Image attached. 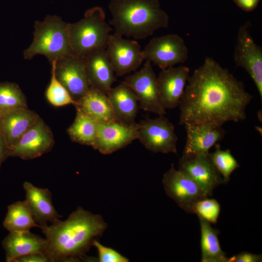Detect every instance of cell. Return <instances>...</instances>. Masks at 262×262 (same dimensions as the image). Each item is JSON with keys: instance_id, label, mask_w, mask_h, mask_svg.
<instances>
[{"instance_id": "1", "label": "cell", "mask_w": 262, "mask_h": 262, "mask_svg": "<svg viewBox=\"0 0 262 262\" xmlns=\"http://www.w3.org/2000/svg\"><path fill=\"white\" fill-rule=\"evenodd\" d=\"M253 98L242 82L207 57L188 78L179 105V124L222 126L229 121H243Z\"/></svg>"}, {"instance_id": "2", "label": "cell", "mask_w": 262, "mask_h": 262, "mask_svg": "<svg viewBox=\"0 0 262 262\" xmlns=\"http://www.w3.org/2000/svg\"><path fill=\"white\" fill-rule=\"evenodd\" d=\"M107 228L100 215L78 207L65 221L58 219L41 228L46 241L45 254L50 262H79Z\"/></svg>"}, {"instance_id": "3", "label": "cell", "mask_w": 262, "mask_h": 262, "mask_svg": "<svg viewBox=\"0 0 262 262\" xmlns=\"http://www.w3.org/2000/svg\"><path fill=\"white\" fill-rule=\"evenodd\" d=\"M115 33L143 39L168 27L169 17L159 0H112L109 4Z\"/></svg>"}, {"instance_id": "4", "label": "cell", "mask_w": 262, "mask_h": 262, "mask_svg": "<svg viewBox=\"0 0 262 262\" xmlns=\"http://www.w3.org/2000/svg\"><path fill=\"white\" fill-rule=\"evenodd\" d=\"M68 24L57 16L48 15L42 21H36L33 41L23 52L24 59L31 60L37 55H42L51 63L62 57L73 54Z\"/></svg>"}, {"instance_id": "5", "label": "cell", "mask_w": 262, "mask_h": 262, "mask_svg": "<svg viewBox=\"0 0 262 262\" xmlns=\"http://www.w3.org/2000/svg\"><path fill=\"white\" fill-rule=\"evenodd\" d=\"M68 30L72 53L84 56L95 49H105L112 28L106 21L104 10L96 6L87 10L80 20L68 23Z\"/></svg>"}, {"instance_id": "6", "label": "cell", "mask_w": 262, "mask_h": 262, "mask_svg": "<svg viewBox=\"0 0 262 262\" xmlns=\"http://www.w3.org/2000/svg\"><path fill=\"white\" fill-rule=\"evenodd\" d=\"M251 24L247 21L238 29L233 55L236 66L249 75L262 99V48L254 41L250 32Z\"/></svg>"}, {"instance_id": "7", "label": "cell", "mask_w": 262, "mask_h": 262, "mask_svg": "<svg viewBox=\"0 0 262 262\" xmlns=\"http://www.w3.org/2000/svg\"><path fill=\"white\" fill-rule=\"evenodd\" d=\"M138 125L137 139L146 149L154 153L177 154L178 138L174 125L164 115L146 118Z\"/></svg>"}, {"instance_id": "8", "label": "cell", "mask_w": 262, "mask_h": 262, "mask_svg": "<svg viewBox=\"0 0 262 262\" xmlns=\"http://www.w3.org/2000/svg\"><path fill=\"white\" fill-rule=\"evenodd\" d=\"M142 54L144 60L164 69L184 63L188 58V49L184 40L172 33L151 39L142 50Z\"/></svg>"}, {"instance_id": "9", "label": "cell", "mask_w": 262, "mask_h": 262, "mask_svg": "<svg viewBox=\"0 0 262 262\" xmlns=\"http://www.w3.org/2000/svg\"><path fill=\"white\" fill-rule=\"evenodd\" d=\"M162 182L166 195L189 213H194V206L197 201L209 197L195 181L177 170L173 164L164 174Z\"/></svg>"}, {"instance_id": "10", "label": "cell", "mask_w": 262, "mask_h": 262, "mask_svg": "<svg viewBox=\"0 0 262 262\" xmlns=\"http://www.w3.org/2000/svg\"><path fill=\"white\" fill-rule=\"evenodd\" d=\"M123 82L133 91L141 109L159 115L166 114L158 92L157 77L150 61L146 60L141 69L126 77Z\"/></svg>"}, {"instance_id": "11", "label": "cell", "mask_w": 262, "mask_h": 262, "mask_svg": "<svg viewBox=\"0 0 262 262\" xmlns=\"http://www.w3.org/2000/svg\"><path fill=\"white\" fill-rule=\"evenodd\" d=\"M116 76H122L136 70L144 61L137 42L115 33L110 34L105 49Z\"/></svg>"}, {"instance_id": "12", "label": "cell", "mask_w": 262, "mask_h": 262, "mask_svg": "<svg viewBox=\"0 0 262 262\" xmlns=\"http://www.w3.org/2000/svg\"><path fill=\"white\" fill-rule=\"evenodd\" d=\"M55 75L76 102L89 90L83 56L70 54L52 62Z\"/></svg>"}, {"instance_id": "13", "label": "cell", "mask_w": 262, "mask_h": 262, "mask_svg": "<svg viewBox=\"0 0 262 262\" xmlns=\"http://www.w3.org/2000/svg\"><path fill=\"white\" fill-rule=\"evenodd\" d=\"M54 144L49 127L40 117L8 151L9 156L33 159L50 151Z\"/></svg>"}, {"instance_id": "14", "label": "cell", "mask_w": 262, "mask_h": 262, "mask_svg": "<svg viewBox=\"0 0 262 262\" xmlns=\"http://www.w3.org/2000/svg\"><path fill=\"white\" fill-rule=\"evenodd\" d=\"M209 153L182 154L179 162V169L195 181L210 196L214 189L224 182Z\"/></svg>"}, {"instance_id": "15", "label": "cell", "mask_w": 262, "mask_h": 262, "mask_svg": "<svg viewBox=\"0 0 262 262\" xmlns=\"http://www.w3.org/2000/svg\"><path fill=\"white\" fill-rule=\"evenodd\" d=\"M138 128V123H136L98 122L97 139L93 148L102 154L113 153L137 139Z\"/></svg>"}, {"instance_id": "16", "label": "cell", "mask_w": 262, "mask_h": 262, "mask_svg": "<svg viewBox=\"0 0 262 262\" xmlns=\"http://www.w3.org/2000/svg\"><path fill=\"white\" fill-rule=\"evenodd\" d=\"M189 74V68L184 66L162 69L157 77V83L161 102L165 109L179 107Z\"/></svg>"}, {"instance_id": "17", "label": "cell", "mask_w": 262, "mask_h": 262, "mask_svg": "<svg viewBox=\"0 0 262 262\" xmlns=\"http://www.w3.org/2000/svg\"><path fill=\"white\" fill-rule=\"evenodd\" d=\"M87 80L90 88L106 95L112 88L116 78L104 48L92 50L83 56Z\"/></svg>"}, {"instance_id": "18", "label": "cell", "mask_w": 262, "mask_h": 262, "mask_svg": "<svg viewBox=\"0 0 262 262\" xmlns=\"http://www.w3.org/2000/svg\"><path fill=\"white\" fill-rule=\"evenodd\" d=\"M25 192V201L32 217L41 229L53 222L62 216L55 209L52 201V194L47 188H40L30 182L25 181L23 184Z\"/></svg>"}, {"instance_id": "19", "label": "cell", "mask_w": 262, "mask_h": 262, "mask_svg": "<svg viewBox=\"0 0 262 262\" xmlns=\"http://www.w3.org/2000/svg\"><path fill=\"white\" fill-rule=\"evenodd\" d=\"M186 139L182 154L209 152V149L224 137L222 126L212 124H186Z\"/></svg>"}, {"instance_id": "20", "label": "cell", "mask_w": 262, "mask_h": 262, "mask_svg": "<svg viewBox=\"0 0 262 262\" xmlns=\"http://www.w3.org/2000/svg\"><path fill=\"white\" fill-rule=\"evenodd\" d=\"M39 118L35 112L28 108L17 109L0 115V128L8 151Z\"/></svg>"}, {"instance_id": "21", "label": "cell", "mask_w": 262, "mask_h": 262, "mask_svg": "<svg viewBox=\"0 0 262 262\" xmlns=\"http://www.w3.org/2000/svg\"><path fill=\"white\" fill-rule=\"evenodd\" d=\"M46 245L45 238L30 231L10 232L2 242L8 262H14L17 258L30 254H45Z\"/></svg>"}, {"instance_id": "22", "label": "cell", "mask_w": 262, "mask_h": 262, "mask_svg": "<svg viewBox=\"0 0 262 262\" xmlns=\"http://www.w3.org/2000/svg\"><path fill=\"white\" fill-rule=\"evenodd\" d=\"M107 95L117 121L126 124L135 123L138 101L129 86L122 82L112 87Z\"/></svg>"}, {"instance_id": "23", "label": "cell", "mask_w": 262, "mask_h": 262, "mask_svg": "<svg viewBox=\"0 0 262 262\" xmlns=\"http://www.w3.org/2000/svg\"><path fill=\"white\" fill-rule=\"evenodd\" d=\"M75 106L98 122L117 121L107 95L97 89L90 88Z\"/></svg>"}, {"instance_id": "24", "label": "cell", "mask_w": 262, "mask_h": 262, "mask_svg": "<svg viewBox=\"0 0 262 262\" xmlns=\"http://www.w3.org/2000/svg\"><path fill=\"white\" fill-rule=\"evenodd\" d=\"M201 232L200 247L202 262H227L228 257L222 250L218 235L219 231L211 223L198 216Z\"/></svg>"}, {"instance_id": "25", "label": "cell", "mask_w": 262, "mask_h": 262, "mask_svg": "<svg viewBox=\"0 0 262 262\" xmlns=\"http://www.w3.org/2000/svg\"><path fill=\"white\" fill-rule=\"evenodd\" d=\"M76 115L67 130L71 140L76 143L94 147L97 139L98 122L76 107Z\"/></svg>"}, {"instance_id": "26", "label": "cell", "mask_w": 262, "mask_h": 262, "mask_svg": "<svg viewBox=\"0 0 262 262\" xmlns=\"http://www.w3.org/2000/svg\"><path fill=\"white\" fill-rule=\"evenodd\" d=\"M3 225L9 232L28 231L34 227L40 228L34 221L25 200L8 206Z\"/></svg>"}, {"instance_id": "27", "label": "cell", "mask_w": 262, "mask_h": 262, "mask_svg": "<svg viewBox=\"0 0 262 262\" xmlns=\"http://www.w3.org/2000/svg\"><path fill=\"white\" fill-rule=\"evenodd\" d=\"M24 108H28L26 99L19 86L13 82H0V115Z\"/></svg>"}, {"instance_id": "28", "label": "cell", "mask_w": 262, "mask_h": 262, "mask_svg": "<svg viewBox=\"0 0 262 262\" xmlns=\"http://www.w3.org/2000/svg\"><path fill=\"white\" fill-rule=\"evenodd\" d=\"M215 149L210 153V157L215 168L221 176L224 183L228 182L233 172L240 167L237 160L229 149L223 150L219 144L215 145Z\"/></svg>"}, {"instance_id": "29", "label": "cell", "mask_w": 262, "mask_h": 262, "mask_svg": "<svg viewBox=\"0 0 262 262\" xmlns=\"http://www.w3.org/2000/svg\"><path fill=\"white\" fill-rule=\"evenodd\" d=\"M51 65V76L49 84L46 91V97L52 105L60 107L69 104L75 105L73 100L67 90L57 78L54 66Z\"/></svg>"}, {"instance_id": "30", "label": "cell", "mask_w": 262, "mask_h": 262, "mask_svg": "<svg viewBox=\"0 0 262 262\" xmlns=\"http://www.w3.org/2000/svg\"><path fill=\"white\" fill-rule=\"evenodd\" d=\"M220 212V205L218 201L209 197L197 201L194 208V213L213 224L217 223Z\"/></svg>"}, {"instance_id": "31", "label": "cell", "mask_w": 262, "mask_h": 262, "mask_svg": "<svg viewBox=\"0 0 262 262\" xmlns=\"http://www.w3.org/2000/svg\"><path fill=\"white\" fill-rule=\"evenodd\" d=\"M98 252V261L99 262H128V258L115 250L102 245L96 239L92 244Z\"/></svg>"}, {"instance_id": "32", "label": "cell", "mask_w": 262, "mask_h": 262, "mask_svg": "<svg viewBox=\"0 0 262 262\" xmlns=\"http://www.w3.org/2000/svg\"><path fill=\"white\" fill-rule=\"evenodd\" d=\"M262 260V255L242 252L230 258H228L227 262H260Z\"/></svg>"}, {"instance_id": "33", "label": "cell", "mask_w": 262, "mask_h": 262, "mask_svg": "<svg viewBox=\"0 0 262 262\" xmlns=\"http://www.w3.org/2000/svg\"><path fill=\"white\" fill-rule=\"evenodd\" d=\"M14 262H50L48 256L44 253H33L16 259Z\"/></svg>"}, {"instance_id": "34", "label": "cell", "mask_w": 262, "mask_h": 262, "mask_svg": "<svg viewBox=\"0 0 262 262\" xmlns=\"http://www.w3.org/2000/svg\"><path fill=\"white\" fill-rule=\"evenodd\" d=\"M261 0H232V1L242 10L251 12L255 10Z\"/></svg>"}, {"instance_id": "35", "label": "cell", "mask_w": 262, "mask_h": 262, "mask_svg": "<svg viewBox=\"0 0 262 262\" xmlns=\"http://www.w3.org/2000/svg\"><path fill=\"white\" fill-rule=\"evenodd\" d=\"M8 156V148L0 128V167L2 162Z\"/></svg>"}]
</instances>
